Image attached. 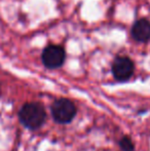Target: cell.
Instances as JSON below:
<instances>
[{"mask_svg":"<svg viewBox=\"0 0 150 151\" xmlns=\"http://www.w3.org/2000/svg\"><path fill=\"white\" fill-rule=\"evenodd\" d=\"M19 117L23 124L30 129H36L43 124L46 117L43 105L38 102L26 103L21 109Z\"/></svg>","mask_w":150,"mask_h":151,"instance_id":"1","label":"cell"},{"mask_svg":"<svg viewBox=\"0 0 150 151\" xmlns=\"http://www.w3.org/2000/svg\"><path fill=\"white\" fill-rule=\"evenodd\" d=\"M54 119L59 123L70 122L76 115V107L72 101L68 99H59L52 106Z\"/></svg>","mask_w":150,"mask_h":151,"instance_id":"2","label":"cell"},{"mask_svg":"<svg viewBox=\"0 0 150 151\" xmlns=\"http://www.w3.org/2000/svg\"><path fill=\"white\" fill-rule=\"evenodd\" d=\"M119 146L123 151H133L134 150V144L132 140L128 137H123L119 141Z\"/></svg>","mask_w":150,"mask_h":151,"instance_id":"6","label":"cell"},{"mask_svg":"<svg viewBox=\"0 0 150 151\" xmlns=\"http://www.w3.org/2000/svg\"><path fill=\"white\" fill-rule=\"evenodd\" d=\"M132 37L138 42H148L150 40V22L146 19H139L131 29Z\"/></svg>","mask_w":150,"mask_h":151,"instance_id":"5","label":"cell"},{"mask_svg":"<svg viewBox=\"0 0 150 151\" xmlns=\"http://www.w3.org/2000/svg\"><path fill=\"white\" fill-rule=\"evenodd\" d=\"M112 74L118 81H126L134 74V62L128 57H117L112 63Z\"/></svg>","mask_w":150,"mask_h":151,"instance_id":"4","label":"cell"},{"mask_svg":"<svg viewBox=\"0 0 150 151\" xmlns=\"http://www.w3.org/2000/svg\"><path fill=\"white\" fill-rule=\"evenodd\" d=\"M66 59L65 50L60 45L50 44L43 50L41 60L43 65L48 69H57L64 64Z\"/></svg>","mask_w":150,"mask_h":151,"instance_id":"3","label":"cell"}]
</instances>
